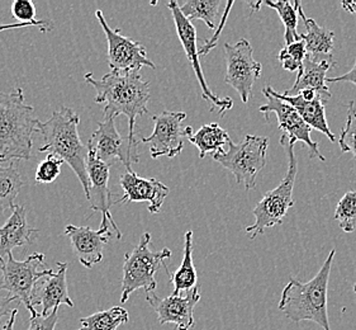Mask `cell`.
<instances>
[{
    "label": "cell",
    "instance_id": "12",
    "mask_svg": "<svg viewBox=\"0 0 356 330\" xmlns=\"http://www.w3.org/2000/svg\"><path fill=\"white\" fill-rule=\"evenodd\" d=\"M223 47L227 64L225 81L235 89L243 103H248L252 95L254 83L261 75L263 66L254 58V49L245 38L236 43L226 42Z\"/></svg>",
    "mask_w": 356,
    "mask_h": 330
},
{
    "label": "cell",
    "instance_id": "34",
    "mask_svg": "<svg viewBox=\"0 0 356 330\" xmlns=\"http://www.w3.org/2000/svg\"><path fill=\"white\" fill-rule=\"evenodd\" d=\"M12 15L19 23H36V7L31 0H15L12 4Z\"/></svg>",
    "mask_w": 356,
    "mask_h": 330
},
{
    "label": "cell",
    "instance_id": "38",
    "mask_svg": "<svg viewBox=\"0 0 356 330\" xmlns=\"http://www.w3.org/2000/svg\"><path fill=\"white\" fill-rule=\"evenodd\" d=\"M23 27H38L42 32H47L52 29V24L47 21H37L36 23H13V24H0V32L6 29H23Z\"/></svg>",
    "mask_w": 356,
    "mask_h": 330
},
{
    "label": "cell",
    "instance_id": "6",
    "mask_svg": "<svg viewBox=\"0 0 356 330\" xmlns=\"http://www.w3.org/2000/svg\"><path fill=\"white\" fill-rule=\"evenodd\" d=\"M150 243V233H143L135 249L124 256L122 266V305L129 301V296L137 290L143 288L146 294L154 292L157 288L155 276L161 267H164L166 273L169 272L165 260L171 258L170 249L152 251Z\"/></svg>",
    "mask_w": 356,
    "mask_h": 330
},
{
    "label": "cell",
    "instance_id": "2",
    "mask_svg": "<svg viewBox=\"0 0 356 330\" xmlns=\"http://www.w3.org/2000/svg\"><path fill=\"white\" fill-rule=\"evenodd\" d=\"M38 123L33 107L26 104L22 88L0 92V163L32 158Z\"/></svg>",
    "mask_w": 356,
    "mask_h": 330
},
{
    "label": "cell",
    "instance_id": "41",
    "mask_svg": "<svg viewBox=\"0 0 356 330\" xmlns=\"http://www.w3.org/2000/svg\"><path fill=\"white\" fill-rule=\"evenodd\" d=\"M17 314H18V309H15V311L12 313V315L9 316V319H8L7 324H6V325H3V329L1 330H15V317H17Z\"/></svg>",
    "mask_w": 356,
    "mask_h": 330
},
{
    "label": "cell",
    "instance_id": "22",
    "mask_svg": "<svg viewBox=\"0 0 356 330\" xmlns=\"http://www.w3.org/2000/svg\"><path fill=\"white\" fill-rule=\"evenodd\" d=\"M38 230L31 229L27 223V211L23 205H15L7 223L0 228V260L12 254L15 248L32 243V234Z\"/></svg>",
    "mask_w": 356,
    "mask_h": 330
},
{
    "label": "cell",
    "instance_id": "32",
    "mask_svg": "<svg viewBox=\"0 0 356 330\" xmlns=\"http://www.w3.org/2000/svg\"><path fill=\"white\" fill-rule=\"evenodd\" d=\"M342 152H351L356 162V108L354 101L348 104V118L339 137Z\"/></svg>",
    "mask_w": 356,
    "mask_h": 330
},
{
    "label": "cell",
    "instance_id": "15",
    "mask_svg": "<svg viewBox=\"0 0 356 330\" xmlns=\"http://www.w3.org/2000/svg\"><path fill=\"white\" fill-rule=\"evenodd\" d=\"M146 300L156 313L161 325L174 324L178 330H191L194 327V309L200 300V288H193L184 294L159 297L155 292L146 294Z\"/></svg>",
    "mask_w": 356,
    "mask_h": 330
},
{
    "label": "cell",
    "instance_id": "40",
    "mask_svg": "<svg viewBox=\"0 0 356 330\" xmlns=\"http://www.w3.org/2000/svg\"><path fill=\"white\" fill-rule=\"evenodd\" d=\"M341 7L351 15H356V0H343Z\"/></svg>",
    "mask_w": 356,
    "mask_h": 330
},
{
    "label": "cell",
    "instance_id": "36",
    "mask_svg": "<svg viewBox=\"0 0 356 330\" xmlns=\"http://www.w3.org/2000/svg\"><path fill=\"white\" fill-rule=\"evenodd\" d=\"M232 6H234V3H232V1L227 3V7H226V10H225V13H223V15H222V21L221 23H220V26H218V29H217V32L214 33L213 37H212L211 40L206 41L204 46L200 49V56H206V55L209 54V51L212 50L213 47H216L217 41H218V38H220V36H221L223 27H225V24H226V21H227L228 15H229V10H231Z\"/></svg>",
    "mask_w": 356,
    "mask_h": 330
},
{
    "label": "cell",
    "instance_id": "7",
    "mask_svg": "<svg viewBox=\"0 0 356 330\" xmlns=\"http://www.w3.org/2000/svg\"><path fill=\"white\" fill-rule=\"evenodd\" d=\"M269 146L268 137L246 135L243 141L228 143V150L213 154V159L223 168L235 175L237 184L246 189H254L257 178L266 165V151Z\"/></svg>",
    "mask_w": 356,
    "mask_h": 330
},
{
    "label": "cell",
    "instance_id": "29",
    "mask_svg": "<svg viewBox=\"0 0 356 330\" xmlns=\"http://www.w3.org/2000/svg\"><path fill=\"white\" fill-rule=\"evenodd\" d=\"M220 6L221 0H189L180 7V10L189 21L202 19L208 29H214Z\"/></svg>",
    "mask_w": 356,
    "mask_h": 330
},
{
    "label": "cell",
    "instance_id": "39",
    "mask_svg": "<svg viewBox=\"0 0 356 330\" xmlns=\"http://www.w3.org/2000/svg\"><path fill=\"white\" fill-rule=\"evenodd\" d=\"M328 83H339V81H346V83H353L356 86V58L355 64L353 66V69L350 72L340 75V77H334V78H327Z\"/></svg>",
    "mask_w": 356,
    "mask_h": 330
},
{
    "label": "cell",
    "instance_id": "33",
    "mask_svg": "<svg viewBox=\"0 0 356 330\" xmlns=\"http://www.w3.org/2000/svg\"><path fill=\"white\" fill-rule=\"evenodd\" d=\"M64 162L49 154L44 160L37 165L35 180L38 184H49L58 178Z\"/></svg>",
    "mask_w": 356,
    "mask_h": 330
},
{
    "label": "cell",
    "instance_id": "1",
    "mask_svg": "<svg viewBox=\"0 0 356 330\" xmlns=\"http://www.w3.org/2000/svg\"><path fill=\"white\" fill-rule=\"evenodd\" d=\"M88 84L94 86L97 95L95 103H104V115L118 117L124 115L129 118V137L136 139V120L138 116L149 112L150 83L143 79L140 72L117 74L108 72L100 80L94 78L93 72L86 75Z\"/></svg>",
    "mask_w": 356,
    "mask_h": 330
},
{
    "label": "cell",
    "instance_id": "18",
    "mask_svg": "<svg viewBox=\"0 0 356 330\" xmlns=\"http://www.w3.org/2000/svg\"><path fill=\"white\" fill-rule=\"evenodd\" d=\"M109 165L100 162L93 154L88 151V175H89V197L90 208L93 211L102 212V220H107L112 225L117 239H121L122 233L114 223L113 216L111 214V207L113 206L112 196L109 191Z\"/></svg>",
    "mask_w": 356,
    "mask_h": 330
},
{
    "label": "cell",
    "instance_id": "27",
    "mask_svg": "<svg viewBox=\"0 0 356 330\" xmlns=\"http://www.w3.org/2000/svg\"><path fill=\"white\" fill-rule=\"evenodd\" d=\"M129 311L123 306L98 311L80 319L79 330H117L121 325L129 323Z\"/></svg>",
    "mask_w": 356,
    "mask_h": 330
},
{
    "label": "cell",
    "instance_id": "8",
    "mask_svg": "<svg viewBox=\"0 0 356 330\" xmlns=\"http://www.w3.org/2000/svg\"><path fill=\"white\" fill-rule=\"evenodd\" d=\"M44 263V254L33 253L29 258L18 262L13 256H8L7 259L0 260V271L3 288L7 291L17 301L22 302L26 309L29 310L31 316H36V308L32 304L33 294L38 282L43 277L54 273L52 269L40 271V267Z\"/></svg>",
    "mask_w": 356,
    "mask_h": 330
},
{
    "label": "cell",
    "instance_id": "13",
    "mask_svg": "<svg viewBox=\"0 0 356 330\" xmlns=\"http://www.w3.org/2000/svg\"><path fill=\"white\" fill-rule=\"evenodd\" d=\"M168 7L171 10L179 40L181 42L183 49L186 51V58L192 65L193 70L195 72V77L200 83L203 100L211 103V111L218 109L220 115L225 116L227 111L234 107V102L231 98L217 97L207 84L206 78H204V74H203L200 63V50L197 47V31L194 29L192 22L181 13L178 1L172 0L168 4Z\"/></svg>",
    "mask_w": 356,
    "mask_h": 330
},
{
    "label": "cell",
    "instance_id": "37",
    "mask_svg": "<svg viewBox=\"0 0 356 330\" xmlns=\"http://www.w3.org/2000/svg\"><path fill=\"white\" fill-rule=\"evenodd\" d=\"M15 302H17V300L15 297H12L10 294H8L7 291H4L3 281L0 278V324H1L3 317L12 315V313L15 310L13 309V304H15Z\"/></svg>",
    "mask_w": 356,
    "mask_h": 330
},
{
    "label": "cell",
    "instance_id": "3",
    "mask_svg": "<svg viewBox=\"0 0 356 330\" xmlns=\"http://www.w3.org/2000/svg\"><path fill=\"white\" fill-rule=\"evenodd\" d=\"M79 123L80 117L69 107L55 111L46 123L40 121L37 129L44 140L40 152H49L69 165L76 174L88 198V146L83 144L79 135Z\"/></svg>",
    "mask_w": 356,
    "mask_h": 330
},
{
    "label": "cell",
    "instance_id": "28",
    "mask_svg": "<svg viewBox=\"0 0 356 330\" xmlns=\"http://www.w3.org/2000/svg\"><path fill=\"white\" fill-rule=\"evenodd\" d=\"M266 7L277 10L280 19L285 27V45H291L296 41H300V35L297 32L298 18H300V1H264Z\"/></svg>",
    "mask_w": 356,
    "mask_h": 330
},
{
    "label": "cell",
    "instance_id": "26",
    "mask_svg": "<svg viewBox=\"0 0 356 330\" xmlns=\"http://www.w3.org/2000/svg\"><path fill=\"white\" fill-rule=\"evenodd\" d=\"M24 184L26 180L22 178L15 162H10L8 166L0 163V216L15 207V198Z\"/></svg>",
    "mask_w": 356,
    "mask_h": 330
},
{
    "label": "cell",
    "instance_id": "5",
    "mask_svg": "<svg viewBox=\"0 0 356 330\" xmlns=\"http://www.w3.org/2000/svg\"><path fill=\"white\" fill-rule=\"evenodd\" d=\"M296 140L288 135H282L280 145L284 148L288 158V171L284 178L280 182L275 189L266 192L252 214L255 216V223L246 228V233L250 239H255L261 235L265 230L273 228L275 225H282L288 210L294 205L293 201V188L298 173L297 158L294 154Z\"/></svg>",
    "mask_w": 356,
    "mask_h": 330
},
{
    "label": "cell",
    "instance_id": "4",
    "mask_svg": "<svg viewBox=\"0 0 356 330\" xmlns=\"http://www.w3.org/2000/svg\"><path fill=\"white\" fill-rule=\"evenodd\" d=\"M332 249L318 273L308 282L291 278L283 288L279 310L293 323L314 322L323 330H331L327 314L328 280L335 259Z\"/></svg>",
    "mask_w": 356,
    "mask_h": 330
},
{
    "label": "cell",
    "instance_id": "19",
    "mask_svg": "<svg viewBox=\"0 0 356 330\" xmlns=\"http://www.w3.org/2000/svg\"><path fill=\"white\" fill-rule=\"evenodd\" d=\"M66 273L67 263L58 262L57 272L51 273L38 282L32 304L35 308H41V315H50L54 310L60 308V305H67L69 308H74V301L69 294L67 288Z\"/></svg>",
    "mask_w": 356,
    "mask_h": 330
},
{
    "label": "cell",
    "instance_id": "23",
    "mask_svg": "<svg viewBox=\"0 0 356 330\" xmlns=\"http://www.w3.org/2000/svg\"><path fill=\"white\" fill-rule=\"evenodd\" d=\"M300 18L303 21L306 32L300 33V40L306 43L307 54L316 60L330 58L331 51L334 50V38L335 33L327 29L321 27L314 18H308L303 8H300Z\"/></svg>",
    "mask_w": 356,
    "mask_h": 330
},
{
    "label": "cell",
    "instance_id": "16",
    "mask_svg": "<svg viewBox=\"0 0 356 330\" xmlns=\"http://www.w3.org/2000/svg\"><path fill=\"white\" fill-rule=\"evenodd\" d=\"M109 225L111 223L107 220H102L98 230L90 229L89 226H75L72 223L65 228L64 234L72 240L74 254L86 268H92L102 262L103 251L112 235Z\"/></svg>",
    "mask_w": 356,
    "mask_h": 330
},
{
    "label": "cell",
    "instance_id": "21",
    "mask_svg": "<svg viewBox=\"0 0 356 330\" xmlns=\"http://www.w3.org/2000/svg\"><path fill=\"white\" fill-rule=\"evenodd\" d=\"M271 94H274L277 98L282 101L286 102L293 108L297 109L303 121L311 127L322 132L323 135L330 139V141L336 143V136L334 132L328 127L327 120H326V108H325V98L322 95H317L314 100H306L302 97V94L297 95H289V94L278 93L269 86Z\"/></svg>",
    "mask_w": 356,
    "mask_h": 330
},
{
    "label": "cell",
    "instance_id": "25",
    "mask_svg": "<svg viewBox=\"0 0 356 330\" xmlns=\"http://www.w3.org/2000/svg\"><path fill=\"white\" fill-rule=\"evenodd\" d=\"M188 141L200 150V158L203 159L209 152L216 154L223 150V145H228L231 139L226 129H222L218 123H213L194 131Z\"/></svg>",
    "mask_w": 356,
    "mask_h": 330
},
{
    "label": "cell",
    "instance_id": "30",
    "mask_svg": "<svg viewBox=\"0 0 356 330\" xmlns=\"http://www.w3.org/2000/svg\"><path fill=\"white\" fill-rule=\"evenodd\" d=\"M336 221L345 233H353L356 230V191H350L343 194L335 210Z\"/></svg>",
    "mask_w": 356,
    "mask_h": 330
},
{
    "label": "cell",
    "instance_id": "35",
    "mask_svg": "<svg viewBox=\"0 0 356 330\" xmlns=\"http://www.w3.org/2000/svg\"><path fill=\"white\" fill-rule=\"evenodd\" d=\"M58 319V309L54 310L50 315L42 316L41 314H37L36 316H31L27 330H55Z\"/></svg>",
    "mask_w": 356,
    "mask_h": 330
},
{
    "label": "cell",
    "instance_id": "31",
    "mask_svg": "<svg viewBox=\"0 0 356 330\" xmlns=\"http://www.w3.org/2000/svg\"><path fill=\"white\" fill-rule=\"evenodd\" d=\"M306 43L300 41L285 45L278 54V61L289 72H298L307 58Z\"/></svg>",
    "mask_w": 356,
    "mask_h": 330
},
{
    "label": "cell",
    "instance_id": "11",
    "mask_svg": "<svg viewBox=\"0 0 356 330\" xmlns=\"http://www.w3.org/2000/svg\"><path fill=\"white\" fill-rule=\"evenodd\" d=\"M95 17L107 38L108 64L111 72L117 74L140 72L143 66L156 69V65L147 58V52L143 43L123 36L120 29H111L102 10H97Z\"/></svg>",
    "mask_w": 356,
    "mask_h": 330
},
{
    "label": "cell",
    "instance_id": "10",
    "mask_svg": "<svg viewBox=\"0 0 356 330\" xmlns=\"http://www.w3.org/2000/svg\"><path fill=\"white\" fill-rule=\"evenodd\" d=\"M186 118L184 112L171 111H164L160 115L152 116L155 125L152 134L149 137H141V143L150 146L152 158H175L180 155L184 149L186 140L194 132L191 126L183 127Z\"/></svg>",
    "mask_w": 356,
    "mask_h": 330
},
{
    "label": "cell",
    "instance_id": "24",
    "mask_svg": "<svg viewBox=\"0 0 356 330\" xmlns=\"http://www.w3.org/2000/svg\"><path fill=\"white\" fill-rule=\"evenodd\" d=\"M184 239L186 243L181 265L175 272H168L170 274V283L174 288L172 294H180L183 291L186 292L198 286V276L193 262V231H186Z\"/></svg>",
    "mask_w": 356,
    "mask_h": 330
},
{
    "label": "cell",
    "instance_id": "14",
    "mask_svg": "<svg viewBox=\"0 0 356 330\" xmlns=\"http://www.w3.org/2000/svg\"><path fill=\"white\" fill-rule=\"evenodd\" d=\"M261 92L266 98V103L260 106L259 111L263 113L265 121L270 123L271 113H275L278 118L279 127L284 131V135H288L293 140L300 141L308 146L311 158H318L322 162H326V158L320 152L318 144L314 143L311 137L312 129L303 121L297 109L271 94L269 86H265Z\"/></svg>",
    "mask_w": 356,
    "mask_h": 330
},
{
    "label": "cell",
    "instance_id": "9",
    "mask_svg": "<svg viewBox=\"0 0 356 330\" xmlns=\"http://www.w3.org/2000/svg\"><path fill=\"white\" fill-rule=\"evenodd\" d=\"M115 116L104 115L98 129L94 131L88 143V151L106 164H114L120 160L127 172H132L131 165L140 162L138 145L141 141L131 140L129 136L120 135L115 127Z\"/></svg>",
    "mask_w": 356,
    "mask_h": 330
},
{
    "label": "cell",
    "instance_id": "17",
    "mask_svg": "<svg viewBox=\"0 0 356 330\" xmlns=\"http://www.w3.org/2000/svg\"><path fill=\"white\" fill-rule=\"evenodd\" d=\"M120 186L124 194L120 200L114 202V205L149 202V211L151 214H157L161 210L170 192V189L160 180L138 177L134 171L122 174Z\"/></svg>",
    "mask_w": 356,
    "mask_h": 330
},
{
    "label": "cell",
    "instance_id": "20",
    "mask_svg": "<svg viewBox=\"0 0 356 330\" xmlns=\"http://www.w3.org/2000/svg\"><path fill=\"white\" fill-rule=\"evenodd\" d=\"M335 66V58L332 56L316 60L307 55L294 84L289 91H285L284 93L297 95L303 91H314L327 101L331 98V92L327 86V72Z\"/></svg>",
    "mask_w": 356,
    "mask_h": 330
},
{
    "label": "cell",
    "instance_id": "42",
    "mask_svg": "<svg viewBox=\"0 0 356 330\" xmlns=\"http://www.w3.org/2000/svg\"><path fill=\"white\" fill-rule=\"evenodd\" d=\"M354 292H355V294H356V283H355V285H354Z\"/></svg>",
    "mask_w": 356,
    "mask_h": 330
}]
</instances>
